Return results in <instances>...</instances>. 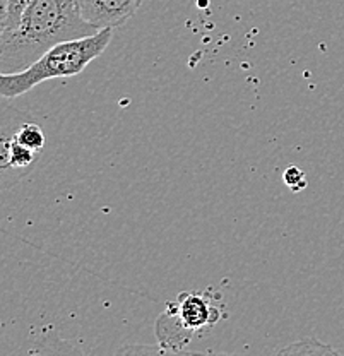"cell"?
I'll return each instance as SVG.
<instances>
[{
	"label": "cell",
	"mask_w": 344,
	"mask_h": 356,
	"mask_svg": "<svg viewBox=\"0 0 344 356\" xmlns=\"http://www.w3.org/2000/svg\"><path fill=\"white\" fill-rule=\"evenodd\" d=\"M98 31L76 0H28L17 26L0 42V72H21L50 48Z\"/></svg>",
	"instance_id": "cell-1"
},
{
	"label": "cell",
	"mask_w": 344,
	"mask_h": 356,
	"mask_svg": "<svg viewBox=\"0 0 344 356\" xmlns=\"http://www.w3.org/2000/svg\"><path fill=\"white\" fill-rule=\"evenodd\" d=\"M113 29L106 28L86 38L57 44L21 72H0V96L17 98L48 79L74 77L98 58L112 42Z\"/></svg>",
	"instance_id": "cell-2"
},
{
	"label": "cell",
	"mask_w": 344,
	"mask_h": 356,
	"mask_svg": "<svg viewBox=\"0 0 344 356\" xmlns=\"http://www.w3.org/2000/svg\"><path fill=\"white\" fill-rule=\"evenodd\" d=\"M6 99L0 96V192L13 188L29 175L16 163V132L31 115Z\"/></svg>",
	"instance_id": "cell-3"
},
{
	"label": "cell",
	"mask_w": 344,
	"mask_h": 356,
	"mask_svg": "<svg viewBox=\"0 0 344 356\" xmlns=\"http://www.w3.org/2000/svg\"><path fill=\"white\" fill-rule=\"evenodd\" d=\"M81 16L98 29L118 28L136 13L142 0H76Z\"/></svg>",
	"instance_id": "cell-4"
},
{
	"label": "cell",
	"mask_w": 344,
	"mask_h": 356,
	"mask_svg": "<svg viewBox=\"0 0 344 356\" xmlns=\"http://www.w3.org/2000/svg\"><path fill=\"white\" fill-rule=\"evenodd\" d=\"M220 318V312L204 296L197 293H182L179 296V321L187 331H199L213 325Z\"/></svg>",
	"instance_id": "cell-5"
},
{
	"label": "cell",
	"mask_w": 344,
	"mask_h": 356,
	"mask_svg": "<svg viewBox=\"0 0 344 356\" xmlns=\"http://www.w3.org/2000/svg\"><path fill=\"white\" fill-rule=\"evenodd\" d=\"M16 137L23 146H26L31 151H36V153H42L47 143V137L42 125H40L33 117L29 118V120H26L24 124L17 129Z\"/></svg>",
	"instance_id": "cell-6"
},
{
	"label": "cell",
	"mask_w": 344,
	"mask_h": 356,
	"mask_svg": "<svg viewBox=\"0 0 344 356\" xmlns=\"http://www.w3.org/2000/svg\"><path fill=\"white\" fill-rule=\"evenodd\" d=\"M279 353H338L336 350H332L331 346H325L320 341L309 339V341H298V343L286 346L284 350H281Z\"/></svg>",
	"instance_id": "cell-7"
},
{
	"label": "cell",
	"mask_w": 344,
	"mask_h": 356,
	"mask_svg": "<svg viewBox=\"0 0 344 356\" xmlns=\"http://www.w3.org/2000/svg\"><path fill=\"white\" fill-rule=\"evenodd\" d=\"M284 184L286 187H290V191L293 192H300L306 187V177L303 170H300L298 166L291 165L290 168L284 170V175H283Z\"/></svg>",
	"instance_id": "cell-8"
},
{
	"label": "cell",
	"mask_w": 344,
	"mask_h": 356,
	"mask_svg": "<svg viewBox=\"0 0 344 356\" xmlns=\"http://www.w3.org/2000/svg\"><path fill=\"white\" fill-rule=\"evenodd\" d=\"M26 3H28V0H9V22H7L6 33L13 31V29L16 28L21 16H23Z\"/></svg>",
	"instance_id": "cell-9"
},
{
	"label": "cell",
	"mask_w": 344,
	"mask_h": 356,
	"mask_svg": "<svg viewBox=\"0 0 344 356\" xmlns=\"http://www.w3.org/2000/svg\"><path fill=\"white\" fill-rule=\"evenodd\" d=\"M7 22H9V0H0V42L6 35Z\"/></svg>",
	"instance_id": "cell-10"
}]
</instances>
